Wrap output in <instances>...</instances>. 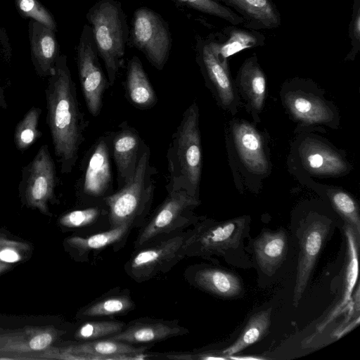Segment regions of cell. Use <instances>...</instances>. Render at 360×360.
I'll return each instance as SVG.
<instances>
[{"label":"cell","mask_w":360,"mask_h":360,"mask_svg":"<svg viewBox=\"0 0 360 360\" xmlns=\"http://www.w3.org/2000/svg\"><path fill=\"white\" fill-rule=\"evenodd\" d=\"M46 96L47 122L55 155L61 173H70L77 160L83 141L84 118L65 55L58 56L56 60Z\"/></svg>","instance_id":"obj_1"},{"label":"cell","mask_w":360,"mask_h":360,"mask_svg":"<svg viewBox=\"0 0 360 360\" xmlns=\"http://www.w3.org/2000/svg\"><path fill=\"white\" fill-rule=\"evenodd\" d=\"M167 158L169 172L167 191H184L199 198L202 151L199 111L195 103L184 112L172 136Z\"/></svg>","instance_id":"obj_2"},{"label":"cell","mask_w":360,"mask_h":360,"mask_svg":"<svg viewBox=\"0 0 360 360\" xmlns=\"http://www.w3.org/2000/svg\"><path fill=\"white\" fill-rule=\"evenodd\" d=\"M150 150L143 143L134 173L117 192L103 198L109 210L110 228L127 224L132 226L150 210L153 192V174Z\"/></svg>","instance_id":"obj_3"},{"label":"cell","mask_w":360,"mask_h":360,"mask_svg":"<svg viewBox=\"0 0 360 360\" xmlns=\"http://www.w3.org/2000/svg\"><path fill=\"white\" fill-rule=\"evenodd\" d=\"M93 38L112 86L124 54V21L120 6L114 0H101L89 11Z\"/></svg>","instance_id":"obj_4"},{"label":"cell","mask_w":360,"mask_h":360,"mask_svg":"<svg viewBox=\"0 0 360 360\" xmlns=\"http://www.w3.org/2000/svg\"><path fill=\"white\" fill-rule=\"evenodd\" d=\"M247 228L248 220L242 217L225 221L199 219L188 231L184 246L185 257H227L228 254L243 248Z\"/></svg>","instance_id":"obj_5"},{"label":"cell","mask_w":360,"mask_h":360,"mask_svg":"<svg viewBox=\"0 0 360 360\" xmlns=\"http://www.w3.org/2000/svg\"><path fill=\"white\" fill-rule=\"evenodd\" d=\"M188 231L158 238L138 248L124 266L127 275L136 282H144L165 274L183 259Z\"/></svg>","instance_id":"obj_6"},{"label":"cell","mask_w":360,"mask_h":360,"mask_svg":"<svg viewBox=\"0 0 360 360\" xmlns=\"http://www.w3.org/2000/svg\"><path fill=\"white\" fill-rule=\"evenodd\" d=\"M200 203L198 198L184 191L168 192L165 201L140 231L135 241V248L194 225L199 220L194 210Z\"/></svg>","instance_id":"obj_7"},{"label":"cell","mask_w":360,"mask_h":360,"mask_svg":"<svg viewBox=\"0 0 360 360\" xmlns=\"http://www.w3.org/2000/svg\"><path fill=\"white\" fill-rule=\"evenodd\" d=\"M131 37L153 65L162 70L170 48L169 30L162 18L147 8L137 9L131 22Z\"/></svg>","instance_id":"obj_8"},{"label":"cell","mask_w":360,"mask_h":360,"mask_svg":"<svg viewBox=\"0 0 360 360\" xmlns=\"http://www.w3.org/2000/svg\"><path fill=\"white\" fill-rule=\"evenodd\" d=\"M97 54L91 27L85 25L77 46V65L86 105L94 116L101 112L103 95L108 84Z\"/></svg>","instance_id":"obj_9"},{"label":"cell","mask_w":360,"mask_h":360,"mask_svg":"<svg viewBox=\"0 0 360 360\" xmlns=\"http://www.w3.org/2000/svg\"><path fill=\"white\" fill-rule=\"evenodd\" d=\"M197 59L208 86L219 103L231 109L237 103V96L228 60L219 56L214 37L199 39L197 43Z\"/></svg>","instance_id":"obj_10"},{"label":"cell","mask_w":360,"mask_h":360,"mask_svg":"<svg viewBox=\"0 0 360 360\" xmlns=\"http://www.w3.org/2000/svg\"><path fill=\"white\" fill-rule=\"evenodd\" d=\"M21 185L27 204L47 212V203L53 198L56 185L55 165L47 145L40 148L28 165Z\"/></svg>","instance_id":"obj_11"},{"label":"cell","mask_w":360,"mask_h":360,"mask_svg":"<svg viewBox=\"0 0 360 360\" xmlns=\"http://www.w3.org/2000/svg\"><path fill=\"white\" fill-rule=\"evenodd\" d=\"M330 229V222L323 217L309 218L302 224L300 236V252L293 305L297 307L307 288L316 260Z\"/></svg>","instance_id":"obj_12"},{"label":"cell","mask_w":360,"mask_h":360,"mask_svg":"<svg viewBox=\"0 0 360 360\" xmlns=\"http://www.w3.org/2000/svg\"><path fill=\"white\" fill-rule=\"evenodd\" d=\"M188 330L176 320L140 318L131 321L122 330L109 338L129 344L154 343L176 336L186 335Z\"/></svg>","instance_id":"obj_13"},{"label":"cell","mask_w":360,"mask_h":360,"mask_svg":"<svg viewBox=\"0 0 360 360\" xmlns=\"http://www.w3.org/2000/svg\"><path fill=\"white\" fill-rule=\"evenodd\" d=\"M108 140L107 136L101 138L89 157L82 181V192L88 196L104 198L112 188Z\"/></svg>","instance_id":"obj_14"},{"label":"cell","mask_w":360,"mask_h":360,"mask_svg":"<svg viewBox=\"0 0 360 360\" xmlns=\"http://www.w3.org/2000/svg\"><path fill=\"white\" fill-rule=\"evenodd\" d=\"M147 347H134L131 344L113 340H87L64 350L68 359H143Z\"/></svg>","instance_id":"obj_15"},{"label":"cell","mask_w":360,"mask_h":360,"mask_svg":"<svg viewBox=\"0 0 360 360\" xmlns=\"http://www.w3.org/2000/svg\"><path fill=\"white\" fill-rule=\"evenodd\" d=\"M185 278L193 286L221 297H234L243 290L236 275L217 267L192 266L185 271Z\"/></svg>","instance_id":"obj_16"},{"label":"cell","mask_w":360,"mask_h":360,"mask_svg":"<svg viewBox=\"0 0 360 360\" xmlns=\"http://www.w3.org/2000/svg\"><path fill=\"white\" fill-rule=\"evenodd\" d=\"M233 137L239 158L251 172L263 174L269 169L262 137L256 129L245 122H238L233 127Z\"/></svg>","instance_id":"obj_17"},{"label":"cell","mask_w":360,"mask_h":360,"mask_svg":"<svg viewBox=\"0 0 360 360\" xmlns=\"http://www.w3.org/2000/svg\"><path fill=\"white\" fill-rule=\"evenodd\" d=\"M240 15L243 27L252 30H272L281 24L278 9L271 0H214Z\"/></svg>","instance_id":"obj_18"},{"label":"cell","mask_w":360,"mask_h":360,"mask_svg":"<svg viewBox=\"0 0 360 360\" xmlns=\"http://www.w3.org/2000/svg\"><path fill=\"white\" fill-rule=\"evenodd\" d=\"M143 142L131 127H124L112 141V156L117 171L119 189L123 187L135 172Z\"/></svg>","instance_id":"obj_19"},{"label":"cell","mask_w":360,"mask_h":360,"mask_svg":"<svg viewBox=\"0 0 360 360\" xmlns=\"http://www.w3.org/2000/svg\"><path fill=\"white\" fill-rule=\"evenodd\" d=\"M300 157L305 168L317 175L336 176L347 169L338 153L317 140L308 139L303 143Z\"/></svg>","instance_id":"obj_20"},{"label":"cell","mask_w":360,"mask_h":360,"mask_svg":"<svg viewBox=\"0 0 360 360\" xmlns=\"http://www.w3.org/2000/svg\"><path fill=\"white\" fill-rule=\"evenodd\" d=\"M31 22L30 44L33 64L39 76L49 77L58 56L54 31L37 21Z\"/></svg>","instance_id":"obj_21"},{"label":"cell","mask_w":360,"mask_h":360,"mask_svg":"<svg viewBox=\"0 0 360 360\" xmlns=\"http://www.w3.org/2000/svg\"><path fill=\"white\" fill-rule=\"evenodd\" d=\"M345 232L347 240V260L344 276V287L340 298L328 312L327 316L318 325L321 331L345 309L351 300L352 293L358 278V247L359 237L353 228L346 223Z\"/></svg>","instance_id":"obj_22"},{"label":"cell","mask_w":360,"mask_h":360,"mask_svg":"<svg viewBox=\"0 0 360 360\" xmlns=\"http://www.w3.org/2000/svg\"><path fill=\"white\" fill-rule=\"evenodd\" d=\"M285 105L295 118L307 124H328L333 113L322 99L300 91L289 92Z\"/></svg>","instance_id":"obj_23"},{"label":"cell","mask_w":360,"mask_h":360,"mask_svg":"<svg viewBox=\"0 0 360 360\" xmlns=\"http://www.w3.org/2000/svg\"><path fill=\"white\" fill-rule=\"evenodd\" d=\"M288 249V241L283 230L264 231L254 242V251L261 269L272 275L282 263Z\"/></svg>","instance_id":"obj_24"},{"label":"cell","mask_w":360,"mask_h":360,"mask_svg":"<svg viewBox=\"0 0 360 360\" xmlns=\"http://www.w3.org/2000/svg\"><path fill=\"white\" fill-rule=\"evenodd\" d=\"M236 83L257 112L263 108L266 95V77L256 54L247 58L239 69Z\"/></svg>","instance_id":"obj_25"},{"label":"cell","mask_w":360,"mask_h":360,"mask_svg":"<svg viewBox=\"0 0 360 360\" xmlns=\"http://www.w3.org/2000/svg\"><path fill=\"white\" fill-rule=\"evenodd\" d=\"M217 52L224 60L245 49L262 46L265 36L256 30L231 25L225 27L219 39L214 38Z\"/></svg>","instance_id":"obj_26"},{"label":"cell","mask_w":360,"mask_h":360,"mask_svg":"<svg viewBox=\"0 0 360 360\" xmlns=\"http://www.w3.org/2000/svg\"><path fill=\"white\" fill-rule=\"evenodd\" d=\"M126 89L129 99L137 108H148L154 105L157 97L139 58L129 61Z\"/></svg>","instance_id":"obj_27"},{"label":"cell","mask_w":360,"mask_h":360,"mask_svg":"<svg viewBox=\"0 0 360 360\" xmlns=\"http://www.w3.org/2000/svg\"><path fill=\"white\" fill-rule=\"evenodd\" d=\"M135 303L129 292H112L93 301L81 310L85 318L115 316L133 310Z\"/></svg>","instance_id":"obj_28"},{"label":"cell","mask_w":360,"mask_h":360,"mask_svg":"<svg viewBox=\"0 0 360 360\" xmlns=\"http://www.w3.org/2000/svg\"><path fill=\"white\" fill-rule=\"evenodd\" d=\"M271 309L260 311L255 314L247 323L246 326L236 341L222 352L228 356L243 350L247 347L257 342L264 337L269 331L271 324Z\"/></svg>","instance_id":"obj_29"},{"label":"cell","mask_w":360,"mask_h":360,"mask_svg":"<svg viewBox=\"0 0 360 360\" xmlns=\"http://www.w3.org/2000/svg\"><path fill=\"white\" fill-rule=\"evenodd\" d=\"M131 226L127 224L110 228L109 230L87 237L74 236L68 240L69 245L79 253L99 250L120 241Z\"/></svg>","instance_id":"obj_30"},{"label":"cell","mask_w":360,"mask_h":360,"mask_svg":"<svg viewBox=\"0 0 360 360\" xmlns=\"http://www.w3.org/2000/svg\"><path fill=\"white\" fill-rule=\"evenodd\" d=\"M41 109L32 107L16 126L14 141L18 150H25L41 136L38 124Z\"/></svg>","instance_id":"obj_31"},{"label":"cell","mask_w":360,"mask_h":360,"mask_svg":"<svg viewBox=\"0 0 360 360\" xmlns=\"http://www.w3.org/2000/svg\"><path fill=\"white\" fill-rule=\"evenodd\" d=\"M198 11L221 18L231 25H244V19L231 8L214 0H173Z\"/></svg>","instance_id":"obj_32"},{"label":"cell","mask_w":360,"mask_h":360,"mask_svg":"<svg viewBox=\"0 0 360 360\" xmlns=\"http://www.w3.org/2000/svg\"><path fill=\"white\" fill-rule=\"evenodd\" d=\"M124 327V323L116 320H90L81 325L75 333V338L86 341L110 338Z\"/></svg>","instance_id":"obj_33"},{"label":"cell","mask_w":360,"mask_h":360,"mask_svg":"<svg viewBox=\"0 0 360 360\" xmlns=\"http://www.w3.org/2000/svg\"><path fill=\"white\" fill-rule=\"evenodd\" d=\"M329 196L334 207L359 237L360 217L359 207L355 200L348 193L339 190L332 191Z\"/></svg>","instance_id":"obj_34"},{"label":"cell","mask_w":360,"mask_h":360,"mask_svg":"<svg viewBox=\"0 0 360 360\" xmlns=\"http://www.w3.org/2000/svg\"><path fill=\"white\" fill-rule=\"evenodd\" d=\"M16 7L22 15L33 19L51 30H56L51 13L37 0H15Z\"/></svg>","instance_id":"obj_35"},{"label":"cell","mask_w":360,"mask_h":360,"mask_svg":"<svg viewBox=\"0 0 360 360\" xmlns=\"http://www.w3.org/2000/svg\"><path fill=\"white\" fill-rule=\"evenodd\" d=\"M101 214L98 207L70 212L60 219L61 225L68 228H79L94 223Z\"/></svg>","instance_id":"obj_36"},{"label":"cell","mask_w":360,"mask_h":360,"mask_svg":"<svg viewBox=\"0 0 360 360\" xmlns=\"http://www.w3.org/2000/svg\"><path fill=\"white\" fill-rule=\"evenodd\" d=\"M28 248L26 243L0 235V262L13 264L21 261L27 253Z\"/></svg>","instance_id":"obj_37"},{"label":"cell","mask_w":360,"mask_h":360,"mask_svg":"<svg viewBox=\"0 0 360 360\" xmlns=\"http://www.w3.org/2000/svg\"><path fill=\"white\" fill-rule=\"evenodd\" d=\"M350 51L345 60H354L360 50V0H353L352 12L349 25Z\"/></svg>","instance_id":"obj_38"},{"label":"cell","mask_w":360,"mask_h":360,"mask_svg":"<svg viewBox=\"0 0 360 360\" xmlns=\"http://www.w3.org/2000/svg\"><path fill=\"white\" fill-rule=\"evenodd\" d=\"M54 339L55 335L53 332H39L30 338L28 342V347L31 350H41L49 347Z\"/></svg>","instance_id":"obj_39"},{"label":"cell","mask_w":360,"mask_h":360,"mask_svg":"<svg viewBox=\"0 0 360 360\" xmlns=\"http://www.w3.org/2000/svg\"><path fill=\"white\" fill-rule=\"evenodd\" d=\"M11 267L10 264L0 262V274Z\"/></svg>","instance_id":"obj_40"},{"label":"cell","mask_w":360,"mask_h":360,"mask_svg":"<svg viewBox=\"0 0 360 360\" xmlns=\"http://www.w3.org/2000/svg\"><path fill=\"white\" fill-rule=\"evenodd\" d=\"M6 102L4 101V95H3V92L0 89V108H6Z\"/></svg>","instance_id":"obj_41"}]
</instances>
